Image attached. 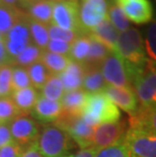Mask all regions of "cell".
Returning <instances> with one entry per match:
<instances>
[{"label": "cell", "mask_w": 156, "mask_h": 157, "mask_svg": "<svg viewBox=\"0 0 156 157\" xmlns=\"http://www.w3.org/2000/svg\"><path fill=\"white\" fill-rule=\"evenodd\" d=\"M109 52H111V50L107 46H105L98 40H96L92 36H90V49H89L87 58L83 63L84 68L99 67L102 61L109 54Z\"/></svg>", "instance_id": "obj_22"}, {"label": "cell", "mask_w": 156, "mask_h": 157, "mask_svg": "<svg viewBox=\"0 0 156 157\" xmlns=\"http://www.w3.org/2000/svg\"><path fill=\"white\" fill-rule=\"evenodd\" d=\"M54 125L64 130L71 137L75 144L80 147V149L91 146L93 127L88 125L81 116L70 115L63 112Z\"/></svg>", "instance_id": "obj_7"}, {"label": "cell", "mask_w": 156, "mask_h": 157, "mask_svg": "<svg viewBox=\"0 0 156 157\" xmlns=\"http://www.w3.org/2000/svg\"><path fill=\"white\" fill-rule=\"evenodd\" d=\"M22 151H24V148L16 142L12 141L11 143L0 148V157H19Z\"/></svg>", "instance_id": "obj_39"}, {"label": "cell", "mask_w": 156, "mask_h": 157, "mask_svg": "<svg viewBox=\"0 0 156 157\" xmlns=\"http://www.w3.org/2000/svg\"><path fill=\"white\" fill-rule=\"evenodd\" d=\"M115 51L124 61L132 84L148 62L141 33L135 28L120 33Z\"/></svg>", "instance_id": "obj_1"}, {"label": "cell", "mask_w": 156, "mask_h": 157, "mask_svg": "<svg viewBox=\"0 0 156 157\" xmlns=\"http://www.w3.org/2000/svg\"><path fill=\"white\" fill-rule=\"evenodd\" d=\"M89 49H90V36L88 34L80 35L74 40V42L71 43L68 57L72 61L83 65L87 58Z\"/></svg>", "instance_id": "obj_24"}, {"label": "cell", "mask_w": 156, "mask_h": 157, "mask_svg": "<svg viewBox=\"0 0 156 157\" xmlns=\"http://www.w3.org/2000/svg\"><path fill=\"white\" fill-rule=\"evenodd\" d=\"M101 72L108 85L115 87L133 88L127 68L123 59L116 51H111L99 66Z\"/></svg>", "instance_id": "obj_8"}, {"label": "cell", "mask_w": 156, "mask_h": 157, "mask_svg": "<svg viewBox=\"0 0 156 157\" xmlns=\"http://www.w3.org/2000/svg\"><path fill=\"white\" fill-rule=\"evenodd\" d=\"M124 141L131 157H156V132L144 124L130 121Z\"/></svg>", "instance_id": "obj_4"}, {"label": "cell", "mask_w": 156, "mask_h": 157, "mask_svg": "<svg viewBox=\"0 0 156 157\" xmlns=\"http://www.w3.org/2000/svg\"><path fill=\"white\" fill-rule=\"evenodd\" d=\"M53 0H34L28 7L26 14L32 19L45 25H51L53 14Z\"/></svg>", "instance_id": "obj_20"}, {"label": "cell", "mask_w": 156, "mask_h": 157, "mask_svg": "<svg viewBox=\"0 0 156 157\" xmlns=\"http://www.w3.org/2000/svg\"><path fill=\"white\" fill-rule=\"evenodd\" d=\"M36 146L44 157H56L68 154L75 142L64 130L54 124H45L36 139Z\"/></svg>", "instance_id": "obj_2"}, {"label": "cell", "mask_w": 156, "mask_h": 157, "mask_svg": "<svg viewBox=\"0 0 156 157\" xmlns=\"http://www.w3.org/2000/svg\"><path fill=\"white\" fill-rule=\"evenodd\" d=\"M132 87L139 101L138 111L156 108V66L148 61L143 71L132 82Z\"/></svg>", "instance_id": "obj_5"}, {"label": "cell", "mask_w": 156, "mask_h": 157, "mask_svg": "<svg viewBox=\"0 0 156 157\" xmlns=\"http://www.w3.org/2000/svg\"><path fill=\"white\" fill-rule=\"evenodd\" d=\"M25 15L16 7H9L0 4V34L4 36L10 29Z\"/></svg>", "instance_id": "obj_26"}, {"label": "cell", "mask_w": 156, "mask_h": 157, "mask_svg": "<svg viewBox=\"0 0 156 157\" xmlns=\"http://www.w3.org/2000/svg\"><path fill=\"white\" fill-rule=\"evenodd\" d=\"M70 45L68 43L62 42V41H55V40H50L49 44L46 48L45 51L55 53L59 55H65L68 56L69 51H70Z\"/></svg>", "instance_id": "obj_38"}, {"label": "cell", "mask_w": 156, "mask_h": 157, "mask_svg": "<svg viewBox=\"0 0 156 157\" xmlns=\"http://www.w3.org/2000/svg\"><path fill=\"white\" fill-rule=\"evenodd\" d=\"M53 1H64V0H53Z\"/></svg>", "instance_id": "obj_48"}, {"label": "cell", "mask_w": 156, "mask_h": 157, "mask_svg": "<svg viewBox=\"0 0 156 157\" xmlns=\"http://www.w3.org/2000/svg\"><path fill=\"white\" fill-rule=\"evenodd\" d=\"M81 117L92 127L102 124L115 123L121 120V113L117 105L105 93L89 94Z\"/></svg>", "instance_id": "obj_3"}, {"label": "cell", "mask_w": 156, "mask_h": 157, "mask_svg": "<svg viewBox=\"0 0 156 157\" xmlns=\"http://www.w3.org/2000/svg\"><path fill=\"white\" fill-rule=\"evenodd\" d=\"M22 115L10 96L0 98V122L10 123L16 117Z\"/></svg>", "instance_id": "obj_32"}, {"label": "cell", "mask_w": 156, "mask_h": 157, "mask_svg": "<svg viewBox=\"0 0 156 157\" xmlns=\"http://www.w3.org/2000/svg\"><path fill=\"white\" fill-rule=\"evenodd\" d=\"M109 4V0H80L79 25L82 35L89 34L108 18Z\"/></svg>", "instance_id": "obj_6"}, {"label": "cell", "mask_w": 156, "mask_h": 157, "mask_svg": "<svg viewBox=\"0 0 156 157\" xmlns=\"http://www.w3.org/2000/svg\"><path fill=\"white\" fill-rule=\"evenodd\" d=\"M56 157H74V153H68V154H64L61 156H56Z\"/></svg>", "instance_id": "obj_46"}, {"label": "cell", "mask_w": 156, "mask_h": 157, "mask_svg": "<svg viewBox=\"0 0 156 157\" xmlns=\"http://www.w3.org/2000/svg\"><path fill=\"white\" fill-rule=\"evenodd\" d=\"M13 141L22 148L35 143L40 135V127L35 119L28 115H21L9 123Z\"/></svg>", "instance_id": "obj_12"}, {"label": "cell", "mask_w": 156, "mask_h": 157, "mask_svg": "<svg viewBox=\"0 0 156 157\" xmlns=\"http://www.w3.org/2000/svg\"><path fill=\"white\" fill-rule=\"evenodd\" d=\"M0 1H1L2 5L9 6V7H16L19 0H0Z\"/></svg>", "instance_id": "obj_44"}, {"label": "cell", "mask_w": 156, "mask_h": 157, "mask_svg": "<svg viewBox=\"0 0 156 157\" xmlns=\"http://www.w3.org/2000/svg\"><path fill=\"white\" fill-rule=\"evenodd\" d=\"M89 35L92 36L96 40H98L105 46H107L111 51H115L120 33L112 25L111 21H108V18H107L101 25L96 26L94 29H92L89 33Z\"/></svg>", "instance_id": "obj_19"}, {"label": "cell", "mask_w": 156, "mask_h": 157, "mask_svg": "<svg viewBox=\"0 0 156 157\" xmlns=\"http://www.w3.org/2000/svg\"><path fill=\"white\" fill-rule=\"evenodd\" d=\"M3 43H4L6 52L10 58V65L11 61L18 56L24 50L32 44L31 34L28 25V14L15 23L10 29L7 34L3 36Z\"/></svg>", "instance_id": "obj_11"}, {"label": "cell", "mask_w": 156, "mask_h": 157, "mask_svg": "<svg viewBox=\"0 0 156 157\" xmlns=\"http://www.w3.org/2000/svg\"><path fill=\"white\" fill-rule=\"evenodd\" d=\"M94 157H131L125 141L98 150Z\"/></svg>", "instance_id": "obj_35"}, {"label": "cell", "mask_w": 156, "mask_h": 157, "mask_svg": "<svg viewBox=\"0 0 156 157\" xmlns=\"http://www.w3.org/2000/svg\"><path fill=\"white\" fill-rule=\"evenodd\" d=\"M8 64H10V58H9L7 52H6L4 43L1 41L0 42V67Z\"/></svg>", "instance_id": "obj_43"}, {"label": "cell", "mask_w": 156, "mask_h": 157, "mask_svg": "<svg viewBox=\"0 0 156 157\" xmlns=\"http://www.w3.org/2000/svg\"><path fill=\"white\" fill-rule=\"evenodd\" d=\"M85 68L82 64L70 60L68 66L59 76L62 80L65 91L80 89L83 83Z\"/></svg>", "instance_id": "obj_17"}, {"label": "cell", "mask_w": 156, "mask_h": 157, "mask_svg": "<svg viewBox=\"0 0 156 157\" xmlns=\"http://www.w3.org/2000/svg\"><path fill=\"white\" fill-rule=\"evenodd\" d=\"M19 157H44V156L42 155L41 151H40L38 146H36V143L35 142L29 146L25 147L21 153V155Z\"/></svg>", "instance_id": "obj_41"}, {"label": "cell", "mask_w": 156, "mask_h": 157, "mask_svg": "<svg viewBox=\"0 0 156 157\" xmlns=\"http://www.w3.org/2000/svg\"><path fill=\"white\" fill-rule=\"evenodd\" d=\"M26 71H28L32 86L38 91L42 89L51 75V73L48 71V69L41 61H38L26 67Z\"/></svg>", "instance_id": "obj_28"}, {"label": "cell", "mask_w": 156, "mask_h": 157, "mask_svg": "<svg viewBox=\"0 0 156 157\" xmlns=\"http://www.w3.org/2000/svg\"><path fill=\"white\" fill-rule=\"evenodd\" d=\"M1 41H3V36L0 34V42H1Z\"/></svg>", "instance_id": "obj_47"}, {"label": "cell", "mask_w": 156, "mask_h": 157, "mask_svg": "<svg viewBox=\"0 0 156 157\" xmlns=\"http://www.w3.org/2000/svg\"><path fill=\"white\" fill-rule=\"evenodd\" d=\"M12 65H4L0 67V98L10 96L12 92L11 85Z\"/></svg>", "instance_id": "obj_34"}, {"label": "cell", "mask_w": 156, "mask_h": 157, "mask_svg": "<svg viewBox=\"0 0 156 157\" xmlns=\"http://www.w3.org/2000/svg\"><path fill=\"white\" fill-rule=\"evenodd\" d=\"M0 4H1V1H0Z\"/></svg>", "instance_id": "obj_50"}, {"label": "cell", "mask_w": 156, "mask_h": 157, "mask_svg": "<svg viewBox=\"0 0 156 157\" xmlns=\"http://www.w3.org/2000/svg\"><path fill=\"white\" fill-rule=\"evenodd\" d=\"M88 95V93H86L82 88L65 91L60 101L63 112L70 115L81 116Z\"/></svg>", "instance_id": "obj_16"}, {"label": "cell", "mask_w": 156, "mask_h": 157, "mask_svg": "<svg viewBox=\"0 0 156 157\" xmlns=\"http://www.w3.org/2000/svg\"><path fill=\"white\" fill-rule=\"evenodd\" d=\"M32 1H34V0H19L18 4H21L22 8H26Z\"/></svg>", "instance_id": "obj_45"}, {"label": "cell", "mask_w": 156, "mask_h": 157, "mask_svg": "<svg viewBox=\"0 0 156 157\" xmlns=\"http://www.w3.org/2000/svg\"><path fill=\"white\" fill-rule=\"evenodd\" d=\"M109 1H111V2H115L116 0H109Z\"/></svg>", "instance_id": "obj_49"}, {"label": "cell", "mask_w": 156, "mask_h": 157, "mask_svg": "<svg viewBox=\"0 0 156 157\" xmlns=\"http://www.w3.org/2000/svg\"><path fill=\"white\" fill-rule=\"evenodd\" d=\"M41 62L46 66L51 74L60 75L70 62V58L65 55H59L48 51L43 52Z\"/></svg>", "instance_id": "obj_25"}, {"label": "cell", "mask_w": 156, "mask_h": 157, "mask_svg": "<svg viewBox=\"0 0 156 157\" xmlns=\"http://www.w3.org/2000/svg\"><path fill=\"white\" fill-rule=\"evenodd\" d=\"M102 93H105L118 108L131 116H134L139 109V101L133 88L115 87L107 85Z\"/></svg>", "instance_id": "obj_14"}, {"label": "cell", "mask_w": 156, "mask_h": 157, "mask_svg": "<svg viewBox=\"0 0 156 157\" xmlns=\"http://www.w3.org/2000/svg\"><path fill=\"white\" fill-rule=\"evenodd\" d=\"M11 85L12 91L32 86L26 68L19 67V66H12Z\"/></svg>", "instance_id": "obj_33"}, {"label": "cell", "mask_w": 156, "mask_h": 157, "mask_svg": "<svg viewBox=\"0 0 156 157\" xmlns=\"http://www.w3.org/2000/svg\"><path fill=\"white\" fill-rule=\"evenodd\" d=\"M129 21L145 25L153 19V5L150 0H116Z\"/></svg>", "instance_id": "obj_13"}, {"label": "cell", "mask_w": 156, "mask_h": 157, "mask_svg": "<svg viewBox=\"0 0 156 157\" xmlns=\"http://www.w3.org/2000/svg\"><path fill=\"white\" fill-rule=\"evenodd\" d=\"M108 18L119 33H123L131 28L129 19L126 17L124 12L121 10V8L116 2H111L109 4Z\"/></svg>", "instance_id": "obj_30"}, {"label": "cell", "mask_w": 156, "mask_h": 157, "mask_svg": "<svg viewBox=\"0 0 156 157\" xmlns=\"http://www.w3.org/2000/svg\"><path fill=\"white\" fill-rule=\"evenodd\" d=\"M10 98L22 115H28L31 113L34 109L36 101L40 98V92L32 86H29V87L12 91Z\"/></svg>", "instance_id": "obj_18"}, {"label": "cell", "mask_w": 156, "mask_h": 157, "mask_svg": "<svg viewBox=\"0 0 156 157\" xmlns=\"http://www.w3.org/2000/svg\"><path fill=\"white\" fill-rule=\"evenodd\" d=\"M63 113V109L60 101H51L41 96L36 101V105L31 112V115L38 121L49 124L55 123L60 118Z\"/></svg>", "instance_id": "obj_15"}, {"label": "cell", "mask_w": 156, "mask_h": 157, "mask_svg": "<svg viewBox=\"0 0 156 157\" xmlns=\"http://www.w3.org/2000/svg\"><path fill=\"white\" fill-rule=\"evenodd\" d=\"M107 82L105 81L99 67L94 68H85V74L82 83V89L88 94L102 92L107 86Z\"/></svg>", "instance_id": "obj_21"}, {"label": "cell", "mask_w": 156, "mask_h": 157, "mask_svg": "<svg viewBox=\"0 0 156 157\" xmlns=\"http://www.w3.org/2000/svg\"><path fill=\"white\" fill-rule=\"evenodd\" d=\"M143 41L147 60L156 66V21H152L149 25Z\"/></svg>", "instance_id": "obj_31"}, {"label": "cell", "mask_w": 156, "mask_h": 157, "mask_svg": "<svg viewBox=\"0 0 156 157\" xmlns=\"http://www.w3.org/2000/svg\"><path fill=\"white\" fill-rule=\"evenodd\" d=\"M130 121L142 123L156 132V108L149 111H138L134 116H131Z\"/></svg>", "instance_id": "obj_37"}, {"label": "cell", "mask_w": 156, "mask_h": 157, "mask_svg": "<svg viewBox=\"0 0 156 157\" xmlns=\"http://www.w3.org/2000/svg\"><path fill=\"white\" fill-rule=\"evenodd\" d=\"M28 25H29L32 44L36 45L41 50H43V51H45L50 42L49 25L40 21H36L35 19H32L31 17H29V15H28Z\"/></svg>", "instance_id": "obj_23"}, {"label": "cell", "mask_w": 156, "mask_h": 157, "mask_svg": "<svg viewBox=\"0 0 156 157\" xmlns=\"http://www.w3.org/2000/svg\"><path fill=\"white\" fill-rule=\"evenodd\" d=\"M129 127L123 121L102 124L93 127L91 146L101 150L105 147L118 144L125 140Z\"/></svg>", "instance_id": "obj_10"}, {"label": "cell", "mask_w": 156, "mask_h": 157, "mask_svg": "<svg viewBox=\"0 0 156 157\" xmlns=\"http://www.w3.org/2000/svg\"><path fill=\"white\" fill-rule=\"evenodd\" d=\"M65 92L64 86H63L62 80L59 75H50L47 82L40 90V94L45 98L51 99V101H60L63 94Z\"/></svg>", "instance_id": "obj_27"}, {"label": "cell", "mask_w": 156, "mask_h": 157, "mask_svg": "<svg viewBox=\"0 0 156 157\" xmlns=\"http://www.w3.org/2000/svg\"><path fill=\"white\" fill-rule=\"evenodd\" d=\"M49 36L50 40H55V41H62L68 44L74 42V40L77 38L78 36H80L78 33L68 31V29H61L59 26L49 25Z\"/></svg>", "instance_id": "obj_36"}, {"label": "cell", "mask_w": 156, "mask_h": 157, "mask_svg": "<svg viewBox=\"0 0 156 157\" xmlns=\"http://www.w3.org/2000/svg\"><path fill=\"white\" fill-rule=\"evenodd\" d=\"M51 25L82 35L79 25L78 0H64L53 2Z\"/></svg>", "instance_id": "obj_9"}, {"label": "cell", "mask_w": 156, "mask_h": 157, "mask_svg": "<svg viewBox=\"0 0 156 157\" xmlns=\"http://www.w3.org/2000/svg\"><path fill=\"white\" fill-rule=\"evenodd\" d=\"M97 151L98 150L95 149L94 147L89 146L87 148L80 149L77 153H75L74 157H94Z\"/></svg>", "instance_id": "obj_42"}, {"label": "cell", "mask_w": 156, "mask_h": 157, "mask_svg": "<svg viewBox=\"0 0 156 157\" xmlns=\"http://www.w3.org/2000/svg\"><path fill=\"white\" fill-rule=\"evenodd\" d=\"M13 141L9 123L0 124V148Z\"/></svg>", "instance_id": "obj_40"}, {"label": "cell", "mask_w": 156, "mask_h": 157, "mask_svg": "<svg viewBox=\"0 0 156 157\" xmlns=\"http://www.w3.org/2000/svg\"><path fill=\"white\" fill-rule=\"evenodd\" d=\"M0 124H1V122H0Z\"/></svg>", "instance_id": "obj_51"}, {"label": "cell", "mask_w": 156, "mask_h": 157, "mask_svg": "<svg viewBox=\"0 0 156 157\" xmlns=\"http://www.w3.org/2000/svg\"><path fill=\"white\" fill-rule=\"evenodd\" d=\"M43 50L38 48L36 45L31 44L29 47L22 51L18 56H16L14 59L11 61L12 66H19V67L26 68L29 65L34 64V63L41 61Z\"/></svg>", "instance_id": "obj_29"}]
</instances>
